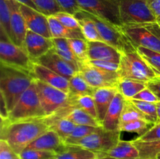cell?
<instances>
[{"label":"cell","mask_w":160,"mask_h":159,"mask_svg":"<svg viewBox=\"0 0 160 159\" xmlns=\"http://www.w3.org/2000/svg\"><path fill=\"white\" fill-rule=\"evenodd\" d=\"M45 118L12 123L1 118V140L7 142L15 152L20 154L34 140L49 129Z\"/></svg>","instance_id":"obj_1"},{"label":"cell","mask_w":160,"mask_h":159,"mask_svg":"<svg viewBox=\"0 0 160 159\" xmlns=\"http://www.w3.org/2000/svg\"><path fill=\"white\" fill-rule=\"evenodd\" d=\"M34 80V75L29 72L1 63L0 93L6 102L8 112L13 108Z\"/></svg>","instance_id":"obj_2"},{"label":"cell","mask_w":160,"mask_h":159,"mask_svg":"<svg viewBox=\"0 0 160 159\" xmlns=\"http://www.w3.org/2000/svg\"><path fill=\"white\" fill-rule=\"evenodd\" d=\"M120 79L147 83L156 77L151 65L136 51L122 53L117 71Z\"/></svg>","instance_id":"obj_3"},{"label":"cell","mask_w":160,"mask_h":159,"mask_svg":"<svg viewBox=\"0 0 160 159\" xmlns=\"http://www.w3.org/2000/svg\"><path fill=\"white\" fill-rule=\"evenodd\" d=\"M47 117L39 99L35 80L31 87L23 93L13 108L9 112L8 121H23V120L43 118Z\"/></svg>","instance_id":"obj_4"},{"label":"cell","mask_w":160,"mask_h":159,"mask_svg":"<svg viewBox=\"0 0 160 159\" xmlns=\"http://www.w3.org/2000/svg\"><path fill=\"white\" fill-rule=\"evenodd\" d=\"M121 30L135 48L143 47L160 52V24L157 22L124 25Z\"/></svg>","instance_id":"obj_5"},{"label":"cell","mask_w":160,"mask_h":159,"mask_svg":"<svg viewBox=\"0 0 160 159\" xmlns=\"http://www.w3.org/2000/svg\"><path fill=\"white\" fill-rule=\"evenodd\" d=\"M117 2L123 26L157 22L147 0H117Z\"/></svg>","instance_id":"obj_6"},{"label":"cell","mask_w":160,"mask_h":159,"mask_svg":"<svg viewBox=\"0 0 160 159\" xmlns=\"http://www.w3.org/2000/svg\"><path fill=\"white\" fill-rule=\"evenodd\" d=\"M86 13L95 23L103 41L117 48L121 54L136 51L131 41L121 30V26H115L87 12Z\"/></svg>","instance_id":"obj_7"},{"label":"cell","mask_w":160,"mask_h":159,"mask_svg":"<svg viewBox=\"0 0 160 159\" xmlns=\"http://www.w3.org/2000/svg\"><path fill=\"white\" fill-rule=\"evenodd\" d=\"M120 130L111 131L99 127L95 132L78 141L75 146L88 149L100 156L117 146L120 140Z\"/></svg>","instance_id":"obj_8"},{"label":"cell","mask_w":160,"mask_h":159,"mask_svg":"<svg viewBox=\"0 0 160 159\" xmlns=\"http://www.w3.org/2000/svg\"><path fill=\"white\" fill-rule=\"evenodd\" d=\"M82 10L117 26H122L117 0H78Z\"/></svg>","instance_id":"obj_9"},{"label":"cell","mask_w":160,"mask_h":159,"mask_svg":"<svg viewBox=\"0 0 160 159\" xmlns=\"http://www.w3.org/2000/svg\"><path fill=\"white\" fill-rule=\"evenodd\" d=\"M35 84L41 104L47 116L55 115L67 105L69 94L35 79Z\"/></svg>","instance_id":"obj_10"},{"label":"cell","mask_w":160,"mask_h":159,"mask_svg":"<svg viewBox=\"0 0 160 159\" xmlns=\"http://www.w3.org/2000/svg\"><path fill=\"white\" fill-rule=\"evenodd\" d=\"M0 60L1 63L33 74L34 62L29 57L26 50L3 38L0 41Z\"/></svg>","instance_id":"obj_11"},{"label":"cell","mask_w":160,"mask_h":159,"mask_svg":"<svg viewBox=\"0 0 160 159\" xmlns=\"http://www.w3.org/2000/svg\"><path fill=\"white\" fill-rule=\"evenodd\" d=\"M79 73L94 88L112 87L117 88L119 82L117 72L106 71L92 65L88 60L80 62Z\"/></svg>","instance_id":"obj_12"},{"label":"cell","mask_w":160,"mask_h":159,"mask_svg":"<svg viewBox=\"0 0 160 159\" xmlns=\"http://www.w3.org/2000/svg\"><path fill=\"white\" fill-rule=\"evenodd\" d=\"M36 62L50 69L58 74L69 80L79 72V70L73 64L62 59L56 52L54 48H52L49 51L41 57Z\"/></svg>","instance_id":"obj_13"},{"label":"cell","mask_w":160,"mask_h":159,"mask_svg":"<svg viewBox=\"0 0 160 159\" xmlns=\"http://www.w3.org/2000/svg\"><path fill=\"white\" fill-rule=\"evenodd\" d=\"M10 9L11 41L17 46L24 48V41L28 27L20 9V3L16 0H7Z\"/></svg>","instance_id":"obj_14"},{"label":"cell","mask_w":160,"mask_h":159,"mask_svg":"<svg viewBox=\"0 0 160 159\" xmlns=\"http://www.w3.org/2000/svg\"><path fill=\"white\" fill-rule=\"evenodd\" d=\"M53 48L52 39L28 30L24 41V49L33 62H37Z\"/></svg>","instance_id":"obj_15"},{"label":"cell","mask_w":160,"mask_h":159,"mask_svg":"<svg viewBox=\"0 0 160 159\" xmlns=\"http://www.w3.org/2000/svg\"><path fill=\"white\" fill-rule=\"evenodd\" d=\"M20 9L24 18L28 30L45 37L52 38L47 16L20 3Z\"/></svg>","instance_id":"obj_16"},{"label":"cell","mask_w":160,"mask_h":159,"mask_svg":"<svg viewBox=\"0 0 160 159\" xmlns=\"http://www.w3.org/2000/svg\"><path fill=\"white\" fill-rule=\"evenodd\" d=\"M67 147L68 144L64 142L59 134L52 129H49L34 140L27 148L52 151L56 154H59L64 152Z\"/></svg>","instance_id":"obj_17"},{"label":"cell","mask_w":160,"mask_h":159,"mask_svg":"<svg viewBox=\"0 0 160 159\" xmlns=\"http://www.w3.org/2000/svg\"><path fill=\"white\" fill-rule=\"evenodd\" d=\"M33 75L36 80H38L66 93H69V79L58 74L50 69L37 62H34Z\"/></svg>","instance_id":"obj_18"},{"label":"cell","mask_w":160,"mask_h":159,"mask_svg":"<svg viewBox=\"0 0 160 159\" xmlns=\"http://www.w3.org/2000/svg\"><path fill=\"white\" fill-rule=\"evenodd\" d=\"M88 42L89 60H103L120 63L121 53L104 41Z\"/></svg>","instance_id":"obj_19"},{"label":"cell","mask_w":160,"mask_h":159,"mask_svg":"<svg viewBox=\"0 0 160 159\" xmlns=\"http://www.w3.org/2000/svg\"><path fill=\"white\" fill-rule=\"evenodd\" d=\"M125 98L117 92L107 111L104 120L102 123L105 129L111 131L120 130L121 124V115L124 106Z\"/></svg>","instance_id":"obj_20"},{"label":"cell","mask_w":160,"mask_h":159,"mask_svg":"<svg viewBox=\"0 0 160 159\" xmlns=\"http://www.w3.org/2000/svg\"><path fill=\"white\" fill-rule=\"evenodd\" d=\"M117 92V88L103 87L97 89L94 93L93 98L98 113V119L101 123L104 120L108 109Z\"/></svg>","instance_id":"obj_21"},{"label":"cell","mask_w":160,"mask_h":159,"mask_svg":"<svg viewBox=\"0 0 160 159\" xmlns=\"http://www.w3.org/2000/svg\"><path fill=\"white\" fill-rule=\"evenodd\" d=\"M111 157L116 159H140V154L133 141L120 140L115 147L99 156V157Z\"/></svg>","instance_id":"obj_22"},{"label":"cell","mask_w":160,"mask_h":159,"mask_svg":"<svg viewBox=\"0 0 160 159\" xmlns=\"http://www.w3.org/2000/svg\"><path fill=\"white\" fill-rule=\"evenodd\" d=\"M48 21L52 38L84 39L81 29H70L66 27L55 18L54 16H48Z\"/></svg>","instance_id":"obj_23"},{"label":"cell","mask_w":160,"mask_h":159,"mask_svg":"<svg viewBox=\"0 0 160 159\" xmlns=\"http://www.w3.org/2000/svg\"><path fill=\"white\" fill-rule=\"evenodd\" d=\"M74 16L79 21L81 31L87 41H103L102 38L98 34L95 23L88 16L85 11L81 10Z\"/></svg>","instance_id":"obj_24"},{"label":"cell","mask_w":160,"mask_h":159,"mask_svg":"<svg viewBox=\"0 0 160 159\" xmlns=\"http://www.w3.org/2000/svg\"><path fill=\"white\" fill-rule=\"evenodd\" d=\"M50 129H52L59 134V137L65 140L72 132L77 125L65 117H59L56 115H51L45 118Z\"/></svg>","instance_id":"obj_25"},{"label":"cell","mask_w":160,"mask_h":159,"mask_svg":"<svg viewBox=\"0 0 160 159\" xmlns=\"http://www.w3.org/2000/svg\"><path fill=\"white\" fill-rule=\"evenodd\" d=\"M69 93L70 96H83V95H92L97 89L90 85L84 78L78 72L74 76L69 80Z\"/></svg>","instance_id":"obj_26"},{"label":"cell","mask_w":160,"mask_h":159,"mask_svg":"<svg viewBox=\"0 0 160 159\" xmlns=\"http://www.w3.org/2000/svg\"><path fill=\"white\" fill-rule=\"evenodd\" d=\"M76 125L80 126H90L95 127H102V123L96 118L91 115L85 111L79 108L70 109L65 116Z\"/></svg>","instance_id":"obj_27"},{"label":"cell","mask_w":160,"mask_h":159,"mask_svg":"<svg viewBox=\"0 0 160 159\" xmlns=\"http://www.w3.org/2000/svg\"><path fill=\"white\" fill-rule=\"evenodd\" d=\"M146 87V83L134 80L120 79L117 89L125 99H131Z\"/></svg>","instance_id":"obj_28"},{"label":"cell","mask_w":160,"mask_h":159,"mask_svg":"<svg viewBox=\"0 0 160 159\" xmlns=\"http://www.w3.org/2000/svg\"><path fill=\"white\" fill-rule=\"evenodd\" d=\"M98 154L86 148L75 145H68L64 152L56 154V159H97Z\"/></svg>","instance_id":"obj_29"},{"label":"cell","mask_w":160,"mask_h":159,"mask_svg":"<svg viewBox=\"0 0 160 159\" xmlns=\"http://www.w3.org/2000/svg\"><path fill=\"white\" fill-rule=\"evenodd\" d=\"M139 151L140 159H157L160 156V140L154 141L132 140Z\"/></svg>","instance_id":"obj_30"},{"label":"cell","mask_w":160,"mask_h":159,"mask_svg":"<svg viewBox=\"0 0 160 159\" xmlns=\"http://www.w3.org/2000/svg\"><path fill=\"white\" fill-rule=\"evenodd\" d=\"M54 45V48L56 52L66 61L73 64L79 70V65L81 61L75 56L71 51L68 39L67 38H52Z\"/></svg>","instance_id":"obj_31"},{"label":"cell","mask_w":160,"mask_h":159,"mask_svg":"<svg viewBox=\"0 0 160 159\" xmlns=\"http://www.w3.org/2000/svg\"><path fill=\"white\" fill-rule=\"evenodd\" d=\"M11 15L7 0H0V26L1 38L11 41ZM12 42V41H11Z\"/></svg>","instance_id":"obj_32"},{"label":"cell","mask_w":160,"mask_h":159,"mask_svg":"<svg viewBox=\"0 0 160 159\" xmlns=\"http://www.w3.org/2000/svg\"><path fill=\"white\" fill-rule=\"evenodd\" d=\"M154 124H152L147 120L137 119L133 121L128 122L120 125V130L121 132H135L140 136H142L144 133L149 130Z\"/></svg>","instance_id":"obj_33"},{"label":"cell","mask_w":160,"mask_h":159,"mask_svg":"<svg viewBox=\"0 0 160 159\" xmlns=\"http://www.w3.org/2000/svg\"><path fill=\"white\" fill-rule=\"evenodd\" d=\"M133 103L134 106L141 111L142 114L146 117L147 120L150 123L156 124L157 123V112H156V103L147 102V101H140L136 99H128Z\"/></svg>","instance_id":"obj_34"},{"label":"cell","mask_w":160,"mask_h":159,"mask_svg":"<svg viewBox=\"0 0 160 159\" xmlns=\"http://www.w3.org/2000/svg\"><path fill=\"white\" fill-rule=\"evenodd\" d=\"M71 51L81 62L88 60V42L85 39H68Z\"/></svg>","instance_id":"obj_35"},{"label":"cell","mask_w":160,"mask_h":159,"mask_svg":"<svg viewBox=\"0 0 160 159\" xmlns=\"http://www.w3.org/2000/svg\"><path fill=\"white\" fill-rule=\"evenodd\" d=\"M137 119L147 120V118L141 112V111H139L138 109L133 104V103L131 102L130 100L125 99L124 106H123V112H122L121 115V124ZM147 121H148V120H147Z\"/></svg>","instance_id":"obj_36"},{"label":"cell","mask_w":160,"mask_h":159,"mask_svg":"<svg viewBox=\"0 0 160 159\" xmlns=\"http://www.w3.org/2000/svg\"><path fill=\"white\" fill-rule=\"evenodd\" d=\"M98 128L99 127L90 126H80V125L78 126L77 125L72 133L64 140V142L68 145H75L78 141L84 139L89 134L95 132Z\"/></svg>","instance_id":"obj_37"},{"label":"cell","mask_w":160,"mask_h":159,"mask_svg":"<svg viewBox=\"0 0 160 159\" xmlns=\"http://www.w3.org/2000/svg\"><path fill=\"white\" fill-rule=\"evenodd\" d=\"M38 8V10L45 16H53L62 9L57 4L56 0H31Z\"/></svg>","instance_id":"obj_38"},{"label":"cell","mask_w":160,"mask_h":159,"mask_svg":"<svg viewBox=\"0 0 160 159\" xmlns=\"http://www.w3.org/2000/svg\"><path fill=\"white\" fill-rule=\"evenodd\" d=\"M21 159H56V154L52 151L35 149H25L20 154Z\"/></svg>","instance_id":"obj_39"},{"label":"cell","mask_w":160,"mask_h":159,"mask_svg":"<svg viewBox=\"0 0 160 159\" xmlns=\"http://www.w3.org/2000/svg\"><path fill=\"white\" fill-rule=\"evenodd\" d=\"M53 16L61 24H62L66 27L70 28V29H81L79 21L74 15L61 11Z\"/></svg>","instance_id":"obj_40"},{"label":"cell","mask_w":160,"mask_h":159,"mask_svg":"<svg viewBox=\"0 0 160 159\" xmlns=\"http://www.w3.org/2000/svg\"><path fill=\"white\" fill-rule=\"evenodd\" d=\"M136 50L152 67H160V52L143 47H138Z\"/></svg>","instance_id":"obj_41"},{"label":"cell","mask_w":160,"mask_h":159,"mask_svg":"<svg viewBox=\"0 0 160 159\" xmlns=\"http://www.w3.org/2000/svg\"><path fill=\"white\" fill-rule=\"evenodd\" d=\"M56 2L62 11L72 15H75L82 10L78 4V0H56Z\"/></svg>","instance_id":"obj_42"},{"label":"cell","mask_w":160,"mask_h":159,"mask_svg":"<svg viewBox=\"0 0 160 159\" xmlns=\"http://www.w3.org/2000/svg\"><path fill=\"white\" fill-rule=\"evenodd\" d=\"M135 140L139 141H154L160 140V123L153 125L152 127L147 131L142 136H140Z\"/></svg>","instance_id":"obj_43"},{"label":"cell","mask_w":160,"mask_h":159,"mask_svg":"<svg viewBox=\"0 0 160 159\" xmlns=\"http://www.w3.org/2000/svg\"><path fill=\"white\" fill-rule=\"evenodd\" d=\"M0 159H21L6 141L0 140Z\"/></svg>","instance_id":"obj_44"},{"label":"cell","mask_w":160,"mask_h":159,"mask_svg":"<svg viewBox=\"0 0 160 159\" xmlns=\"http://www.w3.org/2000/svg\"><path fill=\"white\" fill-rule=\"evenodd\" d=\"M92 65L98 67V68L102 69V70H106V71L110 72H117L119 69V64L116 62H109V61H103V60H89Z\"/></svg>","instance_id":"obj_45"},{"label":"cell","mask_w":160,"mask_h":159,"mask_svg":"<svg viewBox=\"0 0 160 159\" xmlns=\"http://www.w3.org/2000/svg\"><path fill=\"white\" fill-rule=\"evenodd\" d=\"M132 99V98H131ZM133 99L140 100V101H147V102H152V103H156L159 101L158 98H156V95L153 94V92L150 90L148 87H145L142 90H141L138 94L133 98Z\"/></svg>","instance_id":"obj_46"},{"label":"cell","mask_w":160,"mask_h":159,"mask_svg":"<svg viewBox=\"0 0 160 159\" xmlns=\"http://www.w3.org/2000/svg\"><path fill=\"white\" fill-rule=\"evenodd\" d=\"M146 86L153 92L158 100L160 101V76H156L146 83Z\"/></svg>","instance_id":"obj_47"},{"label":"cell","mask_w":160,"mask_h":159,"mask_svg":"<svg viewBox=\"0 0 160 159\" xmlns=\"http://www.w3.org/2000/svg\"><path fill=\"white\" fill-rule=\"evenodd\" d=\"M147 2L156 17V21L160 24V0H147Z\"/></svg>","instance_id":"obj_48"},{"label":"cell","mask_w":160,"mask_h":159,"mask_svg":"<svg viewBox=\"0 0 160 159\" xmlns=\"http://www.w3.org/2000/svg\"><path fill=\"white\" fill-rule=\"evenodd\" d=\"M16 1L18 2L19 3H20V4L25 5V6H29V7H31V8H32V9H35V10L38 11V8L36 7V6L34 4V2H33L31 0H16Z\"/></svg>","instance_id":"obj_49"},{"label":"cell","mask_w":160,"mask_h":159,"mask_svg":"<svg viewBox=\"0 0 160 159\" xmlns=\"http://www.w3.org/2000/svg\"><path fill=\"white\" fill-rule=\"evenodd\" d=\"M156 112H157V118H158L157 123H160V101H157V102L156 103Z\"/></svg>","instance_id":"obj_50"},{"label":"cell","mask_w":160,"mask_h":159,"mask_svg":"<svg viewBox=\"0 0 160 159\" xmlns=\"http://www.w3.org/2000/svg\"><path fill=\"white\" fill-rule=\"evenodd\" d=\"M156 73V76H160V67H152Z\"/></svg>","instance_id":"obj_51"},{"label":"cell","mask_w":160,"mask_h":159,"mask_svg":"<svg viewBox=\"0 0 160 159\" xmlns=\"http://www.w3.org/2000/svg\"><path fill=\"white\" fill-rule=\"evenodd\" d=\"M97 159H116V158H113V157H98Z\"/></svg>","instance_id":"obj_52"},{"label":"cell","mask_w":160,"mask_h":159,"mask_svg":"<svg viewBox=\"0 0 160 159\" xmlns=\"http://www.w3.org/2000/svg\"><path fill=\"white\" fill-rule=\"evenodd\" d=\"M157 159H160V156H159V157H158V158Z\"/></svg>","instance_id":"obj_53"}]
</instances>
